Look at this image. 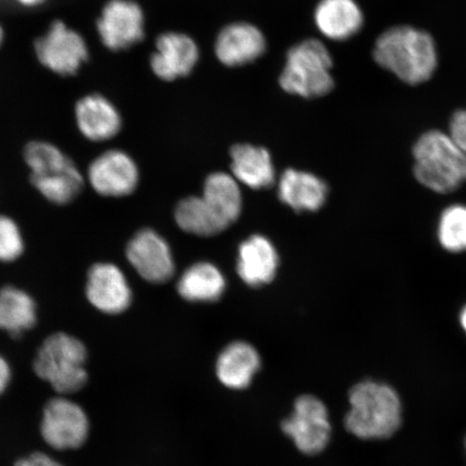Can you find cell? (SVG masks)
Here are the masks:
<instances>
[{"instance_id": "obj_1", "label": "cell", "mask_w": 466, "mask_h": 466, "mask_svg": "<svg viewBox=\"0 0 466 466\" xmlns=\"http://www.w3.org/2000/svg\"><path fill=\"white\" fill-rule=\"evenodd\" d=\"M23 160L29 171V182L46 202L68 206L85 189V174L57 145L35 139L23 149Z\"/></svg>"}, {"instance_id": "obj_2", "label": "cell", "mask_w": 466, "mask_h": 466, "mask_svg": "<svg viewBox=\"0 0 466 466\" xmlns=\"http://www.w3.org/2000/svg\"><path fill=\"white\" fill-rule=\"evenodd\" d=\"M374 58L379 66L410 85L429 80L437 67L433 38L410 26H396L383 33L376 42Z\"/></svg>"}, {"instance_id": "obj_3", "label": "cell", "mask_w": 466, "mask_h": 466, "mask_svg": "<svg viewBox=\"0 0 466 466\" xmlns=\"http://www.w3.org/2000/svg\"><path fill=\"white\" fill-rule=\"evenodd\" d=\"M350 408L345 425L350 433L362 440L392 436L401 422L398 393L387 384L363 381L349 394Z\"/></svg>"}, {"instance_id": "obj_4", "label": "cell", "mask_w": 466, "mask_h": 466, "mask_svg": "<svg viewBox=\"0 0 466 466\" xmlns=\"http://www.w3.org/2000/svg\"><path fill=\"white\" fill-rule=\"evenodd\" d=\"M87 350L78 337L57 331L46 338L34 360V371L57 395L78 393L87 382Z\"/></svg>"}, {"instance_id": "obj_5", "label": "cell", "mask_w": 466, "mask_h": 466, "mask_svg": "<svg viewBox=\"0 0 466 466\" xmlns=\"http://www.w3.org/2000/svg\"><path fill=\"white\" fill-rule=\"evenodd\" d=\"M418 182L439 194H451L466 183V154L450 134L429 131L413 147Z\"/></svg>"}, {"instance_id": "obj_6", "label": "cell", "mask_w": 466, "mask_h": 466, "mask_svg": "<svg viewBox=\"0 0 466 466\" xmlns=\"http://www.w3.org/2000/svg\"><path fill=\"white\" fill-rule=\"evenodd\" d=\"M331 66L328 48L319 40H306L289 51L279 85L284 91L306 98L329 95L335 85Z\"/></svg>"}, {"instance_id": "obj_7", "label": "cell", "mask_w": 466, "mask_h": 466, "mask_svg": "<svg viewBox=\"0 0 466 466\" xmlns=\"http://www.w3.org/2000/svg\"><path fill=\"white\" fill-rule=\"evenodd\" d=\"M40 434L52 450H78L89 439V417L84 408L68 396L57 395L44 408Z\"/></svg>"}, {"instance_id": "obj_8", "label": "cell", "mask_w": 466, "mask_h": 466, "mask_svg": "<svg viewBox=\"0 0 466 466\" xmlns=\"http://www.w3.org/2000/svg\"><path fill=\"white\" fill-rule=\"evenodd\" d=\"M35 52L42 66L60 76L77 74L89 58V48L83 35L56 20L51 23L35 44Z\"/></svg>"}, {"instance_id": "obj_9", "label": "cell", "mask_w": 466, "mask_h": 466, "mask_svg": "<svg viewBox=\"0 0 466 466\" xmlns=\"http://www.w3.org/2000/svg\"><path fill=\"white\" fill-rule=\"evenodd\" d=\"M282 431L300 452L308 456L322 452L331 434L328 408L316 396H299L293 412L282 422Z\"/></svg>"}, {"instance_id": "obj_10", "label": "cell", "mask_w": 466, "mask_h": 466, "mask_svg": "<svg viewBox=\"0 0 466 466\" xmlns=\"http://www.w3.org/2000/svg\"><path fill=\"white\" fill-rule=\"evenodd\" d=\"M85 177L96 195L124 198L137 188L139 172L136 161L126 151L108 149L89 163Z\"/></svg>"}, {"instance_id": "obj_11", "label": "cell", "mask_w": 466, "mask_h": 466, "mask_svg": "<svg viewBox=\"0 0 466 466\" xmlns=\"http://www.w3.org/2000/svg\"><path fill=\"white\" fill-rule=\"evenodd\" d=\"M85 297L95 310L105 316H119L132 304V289L125 272L113 262L98 261L89 267Z\"/></svg>"}, {"instance_id": "obj_12", "label": "cell", "mask_w": 466, "mask_h": 466, "mask_svg": "<svg viewBox=\"0 0 466 466\" xmlns=\"http://www.w3.org/2000/svg\"><path fill=\"white\" fill-rule=\"evenodd\" d=\"M96 31L107 49L130 48L144 38V14L133 0H109L96 22Z\"/></svg>"}, {"instance_id": "obj_13", "label": "cell", "mask_w": 466, "mask_h": 466, "mask_svg": "<svg viewBox=\"0 0 466 466\" xmlns=\"http://www.w3.org/2000/svg\"><path fill=\"white\" fill-rule=\"evenodd\" d=\"M126 258L139 277L150 283H163L174 273L170 248L158 233L143 229L134 235L126 248Z\"/></svg>"}, {"instance_id": "obj_14", "label": "cell", "mask_w": 466, "mask_h": 466, "mask_svg": "<svg viewBox=\"0 0 466 466\" xmlns=\"http://www.w3.org/2000/svg\"><path fill=\"white\" fill-rule=\"evenodd\" d=\"M75 122L81 136L91 143H105L122 127L119 110L100 93L85 96L75 105Z\"/></svg>"}, {"instance_id": "obj_15", "label": "cell", "mask_w": 466, "mask_h": 466, "mask_svg": "<svg viewBox=\"0 0 466 466\" xmlns=\"http://www.w3.org/2000/svg\"><path fill=\"white\" fill-rule=\"evenodd\" d=\"M199 58V50L187 35L167 33L157 39L150 66L159 78L172 81L187 76Z\"/></svg>"}, {"instance_id": "obj_16", "label": "cell", "mask_w": 466, "mask_h": 466, "mask_svg": "<svg viewBox=\"0 0 466 466\" xmlns=\"http://www.w3.org/2000/svg\"><path fill=\"white\" fill-rule=\"evenodd\" d=\"M265 49L264 35L248 23H235L223 28L215 46L218 60L231 67L255 61Z\"/></svg>"}, {"instance_id": "obj_17", "label": "cell", "mask_w": 466, "mask_h": 466, "mask_svg": "<svg viewBox=\"0 0 466 466\" xmlns=\"http://www.w3.org/2000/svg\"><path fill=\"white\" fill-rule=\"evenodd\" d=\"M277 250L265 237L252 236L238 248V273L250 287H261L276 277Z\"/></svg>"}, {"instance_id": "obj_18", "label": "cell", "mask_w": 466, "mask_h": 466, "mask_svg": "<svg viewBox=\"0 0 466 466\" xmlns=\"http://www.w3.org/2000/svg\"><path fill=\"white\" fill-rule=\"evenodd\" d=\"M38 322V305L33 295L14 284L0 288V330L21 336Z\"/></svg>"}, {"instance_id": "obj_19", "label": "cell", "mask_w": 466, "mask_h": 466, "mask_svg": "<svg viewBox=\"0 0 466 466\" xmlns=\"http://www.w3.org/2000/svg\"><path fill=\"white\" fill-rule=\"evenodd\" d=\"M261 360L256 349L249 343H231L219 354L217 376L224 387L231 390L247 389L260 370Z\"/></svg>"}, {"instance_id": "obj_20", "label": "cell", "mask_w": 466, "mask_h": 466, "mask_svg": "<svg viewBox=\"0 0 466 466\" xmlns=\"http://www.w3.org/2000/svg\"><path fill=\"white\" fill-rule=\"evenodd\" d=\"M314 20L324 36L346 40L362 28L364 17L354 0H320Z\"/></svg>"}, {"instance_id": "obj_21", "label": "cell", "mask_w": 466, "mask_h": 466, "mask_svg": "<svg viewBox=\"0 0 466 466\" xmlns=\"http://www.w3.org/2000/svg\"><path fill=\"white\" fill-rule=\"evenodd\" d=\"M328 186L313 174L285 171L279 185V196L295 211H318L328 197Z\"/></svg>"}, {"instance_id": "obj_22", "label": "cell", "mask_w": 466, "mask_h": 466, "mask_svg": "<svg viewBox=\"0 0 466 466\" xmlns=\"http://www.w3.org/2000/svg\"><path fill=\"white\" fill-rule=\"evenodd\" d=\"M232 172L253 189L270 187L275 183L270 154L252 145H237L231 149Z\"/></svg>"}, {"instance_id": "obj_23", "label": "cell", "mask_w": 466, "mask_h": 466, "mask_svg": "<svg viewBox=\"0 0 466 466\" xmlns=\"http://www.w3.org/2000/svg\"><path fill=\"white\" fill-rule=\"evenodd\" d=\"M202 198L226 227L235 223L240 217L241 191L236 179H233L230 175L225 173L209 175L204 184Z\"/></svg>"}, {"instance_id": "obj_24", "label": "cell", "mask_w": 466, "mask_h": 466, "mask_svg": "<svg viewBox=\"0 0 466 466\" xmlns=\"http://www.w3.org/2000/svg\"><path fill=\"white\" fill-rule=\"evenodd\" d=\"M226 282L217 267L200 262L186 271L178 282V293L189 301H215L223 295Z\"/></svg>"}, {"instance_id": "obj_25", "label": "cell", "mask_w": 466, "mask_h": 466, "mask_svg": "<svg viewBox=\"0 0 466 466\" xmlns=\"http://www.w3.org/2000/svg\"><path fill=\"white\" fill-rule=\"evenodd\" d=\"M175 219L180 228L197 236H214L227 228L202 197H190L180 201Z\"/></svg>"}, {"instance_id": "obj_26", "label": "cell", "mask_w": 466, "mask_h": 466, "mask_svg": "<svg viewBox=\"0 0 466 466\" xmlns=\"http://www.w3.org/2000/svg\"><path fill=\"white\" fill-rule=\"evenodd\" d=\"M439 238L441 247L448 252L461 253L466 250V207L448 208L439 225Z\"/></svg>"}, {"instance_id": "obj_27", "label": "cell", "mask_w": 466, "mask_h": 466, "mask_svg": "<svg viewBox=\"0 0 466 466\" xmlns=\"http://www.w3.org/2000/svg\"><path fill=\"white\" fill-rule=\"evenodd\" d=\"M26 242L17 221L0 214V264H14L25 255Z\"/></svg>"}, {"instance_id": "obj_28", "label": "cell", "mask_w": 466, "mask_h": 466, "mask_svg": "<svg viewBox=\"0 0 466 466\" xmlns=\"http://www.w3.org/2000/svg\"><path fill=\"white\" fill-rule=\"evenodd\" d=\"M451 137L458 147L466 154V109L458 110L451 116Z\"/></svg>"}, {"instance_id": "obj_29", "label": "cell", "mask_w": 466, "mask_h": 466, "mask_svg": "<svg viewBox=\"0 0 466 466\" xmlns=\"http://www.w3.org/2000/svg\"><path fill=\"white\" fill-rule=\"evenodd\" d=\"M14 466H66L44 452H34L17 460Z\"/></svg>"}, {"instance_id": "obj_30", "label": "cell", "mask_w": 466, "mask_h": 466, "mask_svg": "<svg viewBox=\"0 0 466 466\" xmlns=\"http://www.w3.org/2000/svg\"><path fill=\"white\" fill-rule=\"evenodd\" d=\"M13 372L8 360L0 354V395H3L10 386Z\"/></svg>"}, {"instance_id": "obj_31", "label": "cell", "mask_w": 466, "mask_h": 466, "mask_svg": "<svg viewBox=\"0 0 466 466\" xmlns=\"http://www.w3.org/2000/svg\"><path fill=\"white\" fill-rule=\"evenodd\" d=\"M15 3L25 8H36L45 5L48 0H15Z\"/></svg>"}, {"instance_id": "obj_32", "label": "cell", "mask_w": 466, "mask_h": 466, "mask_svg": "<svg viewBox=\"0 0 466 466\" xmlns=\"http://www.w3.org/2000/svg\"><path fill=\"white\" fill-rule=\"evenodd\" d=\"M461 325L463 329L466 331V307L463 309L461 313Z\"/></svg>"}, {"instance_id": "obj_33", "label": "cell", "mask_w": 466, "mask_h": 466, "mask_svg": "<svg viewBox=\"0 0 466 466\" xmlns=\"http://www.w3.org/2000/svg\"><path fill=\"white\" fill-rule=\"evenodd\" d=\"M5 39V31L2 25H0V46L4 43Z\"/></svg>"}, {"instance_id": "obj_34", "label": "cell", "mask_w": 466, "mask_h": 466, "mask_svg": "<svg viewBox=\"0 0 466 466\" xmlns=\"http://www.w3.org/2000/svg\"><path fill=\"white\" fill-rule=\"evenodd\" d=\"M465 445H466V441H465Z\"/></svg>"}]
</instances>
